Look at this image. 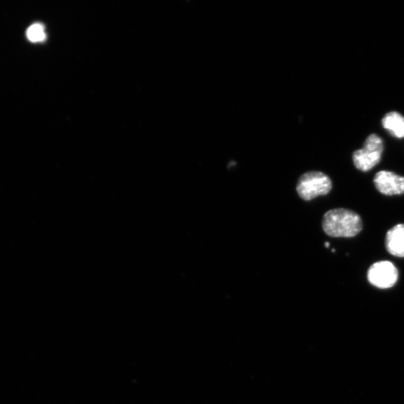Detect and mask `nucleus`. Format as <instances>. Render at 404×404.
Listing matches in <instances>:
<instances>
[{"label": "nucleus", "instance_id": "obj_1", "mask_svg": "<svg viewBox=\"0 0 404 404\" xmlns=\"http://www.w3.org/2000/svg\"><path fill=\"white\" fill-rule=\"evenodd\" d=\"M363 226V221L356 212L344 208L329 210L322 220L324 232L332 238H354Z\"/></svg>", "mask_w": 404, "mask_h": 404}, {"label": "nucleus", "instance_id": "obj_2", "mask_svg": "<svg viewBox=\"0 0 404 404\" xmlns=\"http://www.w3.org/2000/svg\"><path fill=\"white\" fill-rule=\"evenodd\" d=\"M333 183L331 178L321 172H308L301 175L296 185V192L304 201H311L331 192Z\"/></svg>", "mask_w": 404, "mask_h": 404}, {"label": "nucleus", "instance_id": "obj_3", "mask_svg": "<svg viewBox=\"0 0 404 404\" xmlns=\"http://www.w3.org/2000/svg\"><path fill=\"white\" fill-rule=\"evenodd\" d=\"M382 152L384 143L381 138L371 134L367 138L363 148L354 153V164L360 171L368 172L380 162Z\"/></svg>", "mask_w": 404, "mask_h": 404}, {"label": "nucleus", "instance_id": "obj_4", "mask_svg": "<svg viewBox=\"0 0 404 404\" xmlns=\"http://www.w3.org/2000/svg\"><path fill=\"white\" fill-rule=\"evenodd\" d=\"M368 282L378 289H387L394 286L398 280V271L390 261H379L369 268Z\"/></svg>", "mask_w": 404, "mask_h": 404}, {"label": "nucleus", "instance_id": "obj_5", "mask_svg": "<svg viewBox=\"0 0 404 404\" xmlns=\"http://www.w3.org/2000/svg\"><path fill=\"white\" fill-rule=\"evenodd\" d=\"M377 189L386 196L402 195L404 194V177L389 171H380L375 177Z\"/></svg>", "mask_w": 404, "mask_h": 404}, {"label": "nucleus", "instance_id": "obj_6", "mask_svg": "<svg viewBox=\"0 0 404 404\" xmlns=\"http://www.w3.org/2000/svg\"><path fill=\"white\" fill-rule=\"evenodd\" d=\"M386 247L394 257L404 258V224H398L387 232Z\"/></svg>", "mask_w": 404, "mask_h": 404}, {"label": "nucleus", "instance_id": "obj_7", "mask_svg": "<svg viewBox=\"0 0 404 404\" xmlns=\"http://www.w3.org/2000/svg\"><path fill=\"white\" fill-rule=\"evenodd\" d=\"M382 127L398 139L404 138V116L397 112L387 113L382 120Z\"/></svg>", "mask_w": 404, "mask_h": 404}, {"label": "nucleus", "instance_id": "obj_8", "mask_svg": "<svg viewBox=\"0 0 404 404\" xmlns=\"http://www.w3.org/2000/svg\"><path fill=\"white\" fill-rule=\"evenodd\" d=\"M27 38L34 43L43 42L46 40L47 35L44 25L35 24L29 27L27 31Z\"/></svg>", "mask_w": 404, "mask_h": 404}, {"label": "nucleus", "instance_id": "obj_9", "mask_svg": "<svg viewBox=\"0 0 404 404\" xmlns=\"http://www.w3.org/2000/svg\"><path fill=\"white\" fill-rule=\"evenodd\" d=\"M325 247H326V248H329V243H328V242H327V243H325Z\"/></svg>", "mask_w": 404, "mask_h": 404}]
</instances>
